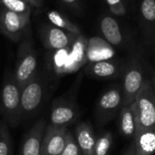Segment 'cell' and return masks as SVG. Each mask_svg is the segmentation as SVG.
<instances>
[{"label": "cell", "instance_id": "cell-1", "mask_svg": "<svg viewBox=\"0 0 155 155\" xmlns=\"http://www.w3.org/2000/svg\"><path fill=\"white\" fill-rule=\"evenodd\" d=\"M19 45L14 78L20 88L31 81L37 74V54L27 32Z\"/></svg>", "mask_w": 155, "mask_h": 155}, {"label": "cell", "instance_id": "cell-2", "mask_svg": "<svg viewBox=\"0 0 155 155\" xmlns=\"http://www.w3.org/2000/svg\"><path fill=\"white\" fill-rule=\"evenodd\" d=\"M46 89V79L39 74L21 88L22 121L30 119L38 112L45 100Z\"/></svg>", "mask_w": 155, "mask_h": 155}, {"label": "cell", "instance_id": "cell-3", "mask_svg": "<svg viewBox=\"0 0 155 155\" xmlns=\"http://www.w3.org/2000/svg\"><path fill=\"white\" fill-rule=\"evenodd\" d=\"M2 110L5 122L16 127L22 122L21 88L15 82L14 75L5 77L1 93Z\"/></svg>", "mask_w": 155, "mask_h": 155}, {"label": "cell", "instance_id": "cell-4", "mask_svg": "<svg viewBox=\"0 0 155 155\" xmlns=\"http://www.w3.org/2000/svg\"><path fill=\"white\" fill-rule=\"evenodd\" d=\"M138 131L155 128V94L153 83L145 80L134 102Z\"/></svg>", "mask_w": 155, "mask_h": 155}, {"label": "cell", "instance_id": "cell-5", "mask_svg": "<svg viewBox=\"0 0 155 155\" xmlns=\"http://www.w3.org/2000/svg\"><path fill=\"white\" fill-rule=\"evenodd\" d=\"M30 16L0 8V31L10 40L19 41L27 32Z\"/></svg>", "mask_w": 155, "mask_h": 155}, {"label": "cell", "instance_id": "cell-6", "mask_svg": "<svg viewBox=\"0 0 155 155\" xmlns=\"http://www.w3.org/2000/svg\"><path fill=\"white\" fill-rule=\"evenodd\" d=\"M144 82L143 73L136 62H133L127 68L124 76L123 85V105L132 104Z\"/></svg>", "mask_w": 155, "mask_h": 155}, {"label": "cell", "instance_id": "cell-7", "mask_svg": "<svg viewBox=\"0 0 155 155\" xmlns=\"http://www.w3.org/2000/svg\"><path fill=\"white\" fill-rule=\"evenodd\" d=\"M123 106V92L119 88H111L104 92L96 107L97 118L102 123H106L114 118ZM121 111V110H120Z\"/></svg>", "mask_w": 155, "mask_h": 155}, {"label": "cell", "instance_id": "cell-8", "mask_svg": "<svg viewBox=\"0 0 155 155\" xmlns=\"http://www.w3.org/2000/svg\"><path fill=\"white\" fill-rule=\"evenodd\" d=\"M68 129L47 124L41 143V155H60L67 139Z\"/></svg>", "mask_w": 155, "mask_h": 155}, {"label": "cell", "instance_id": "cell-9", "mask_svg": "<svg viewBox=\"0 0 155 155\" xmlns=\"http://www.w3.org/2000/svg\"><path fill=\"white\" fill-rule=\"evenodd\" d=\"M76 36V35L56 27L52 24L45 25L42 33L43 44L47 49L54 51L70 48Z\"/></svg>", "mask_w": 155, "mask_h": 155}, {"label": "cell", "instance_id": "cell-10", "mask_svg": "<svg viewBox=\"0 0 155 155\" xmlns=\"http://www.w3.org/2000/svg\"><path fill=\"white\" fill-rule=\"evenodd\" d=\"M77 116L78 111L74 104L66 100H57L52 106L49 125L67 128L75 122Z\"/></svg>", "mask_w": 155, "mask_h": 155}, {"label": "cell", "instance_id": "cell-11", "mask_svg": "<svg viewBox=\"0 0 155 155\" xmlns=\"http://www.w3.org/2000/svg\"><path fill=\"white\" fill-rule=\"evenodd\" d=\"M47 126L46 120H38L25 135L18 155H41L42 139Z\"/></svg>", "mask_w": 155, "mask_h": 155}, {"label": "cell", "instance_id": "cell-12", "mask_svg": "<svg viewBox=\"0 0 155 155\" xmlns=\"http://www.w3.org/2000/svg\"><path fill=\"white\" fill-rule=\"evenodd\" d=\"M87 61L89 63L110 60L114 55L112 45L106 41L93 37L87 43Z\"/></svg>", "mask_w": 155, "mask_h": 155}, {"label": "cell", "instance_id": "cell-13", "mask_svg": "<svg viewBox=\"0 0 155 155\" xmlns=\"http://www.w3.org/2000/svg\"><path fill=\"white\" fill-rule=\"evenodd\" d=\"M74 138L84 155H94L96 138L93 127L87 123H80L75 127Z\"/></svg>", "mask_w": 155, "mask_h": 155}, {"label": "cell", "instance_id": "cell-14", "mask_svg": "<svg viewBox=\"0 0 155 155\" xmlns=\"http://www.w3.org/2000/svg\"><path fill=\"white\" fill-rule=\"evenodd\" d=\"M101 33L107 43L111 45H120L123 44L124 36L121 27L111 15H104L100 21Z\"/></svg>", "mask_w": 155, "mask_h": 155}, {"label": "cell", "instance_id": "cell-15", "mask_svg": "<svg viewBox=\"0 0 155 155\" xmlns=\"http://www.w3.org/2000/svg\"><path fill=\"white\" fill-rule=\"evenodd\" d=\"M120 128L124 136L134 137L138 130V122L134 104L123 105L120 111Z\"/></svg>", "mask_w": 155, "mask_h": 155}, {"label": "cell", "instance_id": "cell-16", "mask_svg": "<svg viewBox=\"0 0 155 155\" xmlns=\"http://www.w3.org/2000/svg\"><path fill=\"white\" fill-rule=\"evenodd\" d=\"M136 155H153L155 153V128L140 130L134 136Z\"/></svg>", "mask_w": 155, "mask_h": 155}, {"label": "cell", "instance_id": "cell-17", "mask_svg": "<svg viewBox=\"0 0 155 155\" xmlns=\"http://www.w3.org/2000/svg\"><path fill=\"white\" fill-rule=\"evenodd\" d=\"M85 72L95 78H112L117 74L118 66L112 60H104L89 63Z\"/></svg>", "mask_w": 155, "mask_h": 155}, {"label": "cell", "instance_id": "cell-18", "mask_svg": "<svg viewBox=\"0 0 155 155\" xmlns=\"http://www.w3.org/2000/svg\"><path fill=\"white\" fill-rule=\"evenodd\" d=\"M87 43L83 35H77L71 45V70L74 71L81 67L87 61Z\"/></svg>", "mask_w": 155, "mask_h": 155}, {"label": "cell", "instance_id": "cell-19", "mask_svg": "<svg viewBox=\"0 0 155 155\" xmlns=\"http://www.w3.org/2000/svg\"><path fill=\"white\" fill-rule=\"evenodd\" d=\"M47 17L53 25L59 27L61 29H64L65 31H68L76 35H82L81 29L61 12L55 11V10L49 11L47 13Z\"/></svg>", "mask_w": 155, "mask_h": 155}, {"label": "cell", "instance_id": "cell-20", "mask_svg": "<svg viewBox=\"0 0 155 155\" xmlns=\"http://www.w3.org/2000/svg\"><path fill=\"white\" fill-rule=\"evenodd\" d=\"M0 5L3 8L20 15H31L32 6L24 0H0Z\"/></svg>", "mask_w": 155, "mask_h": 155}, {"label": "cell", "instance_id": "cell-21", "mask_svg": "<svg viewBox=\"0 0 155 155\" xmlns=\"http://www.w3.org/2000/svg\"><path fill=\"white\" fill-rule=\"evenodd\" d=\"M0 155H13L12 138L6 123H0Z\"/></svg>", "mask_w": 155, "mask_h": 155}, {"label": "cell", "instance_id": "cell-22", "mask_svg": "<svg viewBox=\"0 0 155 155\" xmlns=\"http://www.w3.org/2000/svg\"><path fill=\"white\" fill-rule=\"evenodd\" d=\"M113 143V136L109 132L103 134L96 139L94 155H108Z\"/></svg>", "mask_w": 155, "mask_h": 155}, {"label": "cell", "instance_id": "cell-23", "mask_svg": "<svg viewBox=\"0 0 155 155\" xmlns=\"http://www.w3.org/2000/svg\"><path fill=\"white\" fill-rule=\"evenodd\" d=\"M141 14L146 22L154 23L155 0H143L141 3Z\"/></svg>", "mask_w": 155, "mask_h": 155}, {"label": "cell", "instance_id": "cell-24", "mask_svg": "<svg viewBox=\"0 0 155 155\" xmlns=\"http://www.w3.org/2000/svg\"><path fill=\"white\" fill-rule=\"evenodd\" d=\"M60 155H84L76 143L74 135L70 131H68L67 134L65 146Z\"/></svg>", "mask_w": 155, "mask_h": 155}, {"label": "cell", "instance_id": "cell-25", "mask_svg": "<svg viewBox=\"0 0 155 155\" xmlns=\"http://www.w3.org/2000/svg\"><path fill=\"white\" fill-rule=\"evenodd\" d=\"M124 1L125 0H105V3L112 14L119 16H124L127 13Z\"/></svg>", "mask_w": 155, "mask_h": 155}, {"label": "cell", "instance_id": "cell-26", "mask_svg": "<svg viewBox=\"0 0 155 155\" xmlns=\"http://www.w3.org/2000/svg\"><path fill=\"white\" fill-rule=\"evenodd\" d=\"M65 5H67L72 10L79 13L81 12V3L80 0H61Z\"/></svg>", "mask_w": 155, "mask_h": 155}, {"label": "cell", "instance_id": "cell-27", "mask_svg": "<svg viewBox=\"0 0 155 155\" xmlns=\"http://www.w3.org/2000/svg\"><path fill=\"white\" fill-rule=\"evenodd\" d=\"M27 4H29L32 7H36V8H41L44 5V0H24Z\"/></svg>", "mask_w": 155, "mask_h": 155}, {"label": "cell", "instance_id": "cell-28", "mask_svg": "<svg viewBox=\"0 0 155 155\" xmlns=\"http://www.w3.org/2000/svg\"><path fill=\"white\" fill-rule=\"evenodd\" d=\"M124 155H136L135 153V150H134V143L128 148V150L124 153Z\"/></svg>", "mask_w": 155, "mask_h": 155}, {"label": "cell", "instance_id": "cell-29", "mask_svg": "<svg viewBox=\"0 0 155 155\" xmlns=\"http://www.w3.org/2000/svg\"><path fill=\"white\" fill-rule=\"evenodd\" d=\"M153 90H154V94H155V77L153 80Z\"/></svg>", "mask_w": 155, "mask_h": 155}, {"label": "cell", "instance_id": "cell-30", "mask_svg": "<svg viewBox=\"0 0 155 155\" xmlns=\"http://www.w3.org/2000/svg\"><path fill=\"white\" fill-rule=\"evenodd\" d=\"M0 8H1V5H0Z\"/></svg>", "mask_w": 155, "mask_h": 155}, {"label": "cell", "instance_id": "cell-31", "mask_svg": "<svg viewBox=\"0 0 155 155\" xmlns=\"http://www.w3.org/2000/svg\"><path fill=\"white\" fill-rule=\"evenodd\" d=\"M125 1H127V0H125Z\"/></svg>", "mask_w": 155, "mask_h": 155}]
</instances>
